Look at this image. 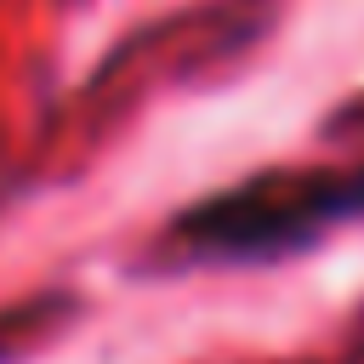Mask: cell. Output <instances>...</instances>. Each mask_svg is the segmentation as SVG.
I'll use <instances>...</instances> for the list:
<instances>
[{
	"mask_svg": "<svg viewBox=\"0 0 364 364\" xmlns=\"http://www.w3.org/2000/svg\"><path fill=\"white\" fill-rule=\"evenodd\" d=\"M341 222H364V165L336 176H256L210 193L165 228V256L176 267H262L318 245Z\"/></svg>",
	"mask_w": 364,
	"mask_h": 364,
	"instance_id": "1",
	"label": "cell"
}]
</instances>
